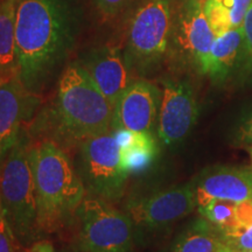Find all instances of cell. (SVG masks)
<instances>
[{
    "label": "cell",
    "mask_w": 252,
    "mask_h": 252,
    "mask_svg": "<svg viewBox=\"0 0 252 252\" xmlns=\"http://www.w3.org/2000/svg\"><path fill=\"white\" fill-rule=\"evenodd\" d=\"M18 0H0V80L19 76L15 17Z\"/></svg>",
    "instance_id": "obj_17"
},
{
    "label": "cell",
    "mask_w": 252,
    "mask_h": 252,
    "mask_svg": "<svg viewBox=\"0 0 252 252\" xmlns=\"http://www.w3.org/2000/svg\"><path fill=\"white\" fill-rule=\"evenodd\" d=\"M223 236L204 219H198L175 241L168 252H225Z\"/></svg>",
    "instance_id": "obj_18"
},
{
    "label": "cell",
    "mask_w": 252,
    "mask_h": 252,
    "mask_svg": "<svg viewBox=\"0 0 252 252\" xmlns=\"http://www.w3.org/2000/svg\"><path fill=\"white\" fill-rule=\"evenodd\" d=\"M237 203L234 201L212 200L197 207L202 219L219 230L223 238L238 230Z\"/></svg>",
    "instance_id": "obj_20"
},
{
    "label": "cell",
    "mask_w": 252,
    "mask_h": 252,
    "mask_svg": "<svg viewBox=\"0 0 252 252\" xmlns=\"http://www.w3.org/2000/svg\"><path fill=\"white\" fill-rule=\"evenodd\" d=\"M157 132L162 144L181 143L194 127L198 105L194 88L187 78H163Z\"/></svg>",
    "instance_id": "obj_9"
},
{
    "label": "cell",
    "mask_w": 252,
    "mask_h": 252,
    "mask_svg": "<svg viewBox=\"0 0 252 252\" xmlns=\"http://www.w3.org/2000/svg\"><path fill=\"white\" fill-rule=\"evenodd\" d=\"M78 171L94 196L112 202L123 195L128 174L122 167L121 146L115 131L96 135L80 146Z\"/></svg>",
    "instance_id": "obj_8"
},
{
    "label": "cell",
    "mask_w": 252,
    "mask_h": 252,
    "mask_svg": "<svg viewBox=\"0 0 252 252\" xmlns=\"http://www.w3.org/2000/svg\"><path fill=\"white\" fill-rule=\"evenodd\" d=\"M30 159L35 182L37 231L52 234L76 219L87 188L67 152L54 140L31 143Z\"/></svg>",
    "instance_id": "obj_2"
},
{
    "label": "cell",
    "mask_w": 252,
    "mask_h": 252,
    "mask_svg": "<svg viewBox=\"0 0 252 252\" xmlns=\"http://www.w3.org/2000/svg\"><path fill=\"white\" fill-rule=\"evenodd\" d=\"M215 34L202 0H175L168 55L178 67L207 75Z\"/></svg>",
    "instance_id": "obj_6"
},
{
    "label": "cell",
    "mask_w": 252,
    "mask_h": 252,
    "mask_svg": "<svg viewBox=\"0 0 252 252\" xmlns=\"http://www.w3.org/2000/svg\"><path fill=\"white\" fill-rule=\"evenodd\" d=\"M203 11L214 34L242 27L252 0H202Z\"/></svg>",
    "instance_id": "obj_19"
},
{
    "label": "cell",
    "mask_w": 252,
    "mask_h": 252,
    "mask_svg": "<svg viewBox=\"0 0 252 252\" xmlns=\"http://www.w3.org/2000/svg\"><path fill=\"white\" fill-rule=\"evenodd\" d=\"M223 239L230 250L252 251V225L226 236Z\"/></svg>",
    "instance_id": "obj_23"
},
{
    "label": "cell",
    "mask_w": 252,
    "mask_h": 252,
    "mask_svg": "<svg viewBox=\"0 0 252 252\" xmlns=\"http://www.w3.org/2000/svg\"><path fill=\"white\" fill-rule=\"evenodd\" d=\"M225 252H252V251H235V250H230V249H228Z\"/></svg>",
    "instance_id": "obj_28"
},
{
    "label": "cell",
    "mask_w": 252,
    "mask_h": 252,
    "mask_svg": "<svg viewBox=\"0 0 252 252\" xmlns=\"http://www.w3.org/2000/svg\"><path fill=\"white\" fill-rule=\"evenodd\" d=\"M197 207L212 200L243 202L252 200V169L220 166L203 172L195 182Z\"/></svg>",
    "instance_id": "obj_14"
},
{
    "label": "cell",
    "mask_w": 252,
    "mask_h": 252,
    "mask_svg": "<svg viewBox=\"0 0 252 252\" xmlns=\"http://www.w3.org/2000/svg\"><path fill=\"white\" fill-rule=\"evenodd\" d=\"M242 30H243V49H242L237 76L243 83L252 84V5L245 15Z\"/></svg>",
    "instance_id": "obj_21"
},
{
    "label": "cell",
    "mask_w": 252,
    "mask_h": 252,
    "mask_svg": "<svg viewBox=\"0 0 252 252\" xmlns=\"http://www.w3.org/2000/svg\"><path fill=\"white\" fill-rule=\"evenodd\" d=\"M81 21L76 0H18L19 77L28 90H40L54 74L72 48Z\"/></svg>",
    "instance_id": "obj_1"
},
{
    "label": "cell",
    "mask_w": 252,
    "mask_h": 252,
    "mask_svg": "<svg viewBox=\"0 0 252 252\" xmlns=\"http://www.w3.org/2000/svg\"><path fill=\"white\" fill-rule=\"evenodd\" d=\"M30 146L23 130L17 143L0 162V210L23 244L31 242L37 232L35 182Z\"/></svg>",
    "instance_id": "obj_4"
},
{
    "label": "cell",
    "mask_w": 252,
    "mask_h": 252,
    "mask_svg": "<svg viewBox=\"0 0 252 252\" xmlns=\"http://www.w3.org/2000/svg\"><path fill=\"white\" fill-rule=\"evenodd\" d=\"M161 89L152 82H131L113 108L112 130L153 133L158 125Z\"/></svg>",
    "instance_id": "obj_11"
},
{
    "label": "cell",
    "mask_w": 252,
    "mask_h": 252,
    "mask_svg": "<svg viewBox=\"0 0 252 252\" xmlns=\"http://www.w3.org/2000/svg\"><path fill=\"white\" fill-rule=\"evenodd\" d=\"M36 105L35 93L28 90L20 77L0 80V162L17 143Z\"/></svg>",
    "instance_id": "obj_12"
},
{
    "label": "cell",
    "mask_w": 252,
    "mask_h": 252,
    "mask_svg": "<svg viewBox=\"0 0 252 252\" xmlns=\"http://www.w3.org/2000/svg\"><path fill=\"white\" fill-rule=\"evenodd\" d=\"M248 152H249V156H250L251 166H252V146H248Z\"/></svg>",
    "instance_id": "obj_27"
},
{
    "label": "cell",
    "mask_w": 252,
    "mask_h": 252,
    "mask_svg": "<svg viewBox=\"0 0 252 252\" xmlns=\"http://www.w3.org/2000/svg\"><path fill=\"white\" fill-rule=\"evenodd\" d=\"M81 64L113 108L133 81L130 74V63L117 47L105 46L94 49Z\"/></svg>",
    "instance_id": "obj_13"
},
{
    "label": "cell",
    "mask_w": 252,
    "mask_h": 252,
    "mask_svg": "<svg viewBox=\"0 0 252 252\" xmlns=\"http://www.w3.org/2000/svg\"><path fill=\"white\" fill-rule=\"evenodd\" d=\"M134 0H93L97 13L103 20H112L133 4Z\"/></svg>",
    "instance_id": "obj_22"
},
{
    "label": "cell",
    "mask_w": 252,
    "mask_h": 252,
    "mask_svg": "<svg viewBox=\"0 0 252 252\" xmlns=\"http://www.w3.org/2000/svg\"><path fill=\"white\" fill-rule=\"evenodd\" d=\"M25 252H55L54 247L49 241L41 239V241L34 242L28 247Z\"/></svg>",
    "instance_id": "obj_26"
},
{
    "label": "cell",
    "mask_w": 252,
    "mask_h": 252,
    "mask_svg": "<svg viewBox=\"0 0 252 252\" xmlns=\"http://www.w3.org/2000/svg\"><path fill=\"white\" fill-rule=\"evenodd\" d=\"M235 141L243 146H252V108L238 123L235 131Z\"/></svg>",
    "instance_id": "obj_24"
},
{
    "label": "cell",
    "mask_w": 252,
    "mask_h": 252,
    "mask_svg": "<svg viewBox=\"0 0 252 252\" xmlns=\"http://www.w3.org/2000/svg\"><path fill=\"white\" fill-rule=\"evenodd\" d=\"M113 106L96 87L81 63H71L58 83L50 112L55 137L68 146L112 130Z\"/></svg>",
    "instance_id": "obj_3"
},
{
    "label": "cell",
    "mask_w": 252,
    "mask_h": 252,
    "mask_svg": "<svg viewBox=\"0 0 252 252\" xmlns=\"http://www.w3.org/2000/svg\"><path fill=\"white\" fill-rule=\"evenodd\" d=\"M195 208V186L188 184L131 200L126 204V213L132 223L145 228H159L189 215Z\"/></svg>",
    "instance_id": "obj_10"
},
{
    "label": "cell",
    "mask_w": 252,
    "mask_h": 252,
    "mask_svg": "<svg viewBox=\"0 0 252 252\" xmlns=\"http://www.w3.org/2000/svg\"><path fill=\"white\" fill-rule=\"evenodd\" d=\"M17 242L19 241L0 210V252H17Z\"/></svg>",
    "instance_id": "obj_25"
},
{
    "label": "cell",
    "mask_w": 252,
    "mask_h": 252,
    "mask_svg": "<svg viewBox=\"0 0 252 252\" xmlns=\"http://www.w3.org/2000/svg\"><path fill=\"white\" fill-rule=\"evenodd\" d=\"M175 0H141L126 26V52L131 67L146 70L168 55Z\"/></svg>",
    "instance_id": "obj_5"
},
{
    "label": "cell",
    "mask_w": 252,
    "mask_h": 252,
    "mask_svg": "<svg viewBox=\"0 0 252 252\" xmlns=\"http://www.w3.org/2000/svg\"><path fill=\"white\" fill-rule=\"evenodd\" d=\"M76 219L80 223V248L83 252H131L132 220L104 198H84Z\"/></svg>",
    "instance_id": "obj_7"
},
{
    "label": "cell",
    "mask_w": 252,
    "mask_h": 252,
    "mask_svg": "<svg viewBox=\"0 0 252 252\" xmlns=\"http://www.w3.org/2000/svg\"><path fill=\"white\" fill-rule=\"evenodd\" d=\"M121 146V161L123 169L130 174L147 171L156 161L158 143L153 133L113 130Z\"/></svg>",
    "instance_id": "obj_16"
},
{
    "label": "cell",
    "mask_w": 252,
    "mask_h": 252,
    "mask_svg": "<svg viewBox=\"0 0 252 252\" xmlns=\"http://www.w3.org/2000/svg\"><path fill=\"white\" fill-rule=\"evenodd\" d=\"M243 49L242 27L215 36L209 55L207 75L214 83H225L232 75H237Z\"/></svg>",
    "instance_id": "obj_15"
}]
</instances>
